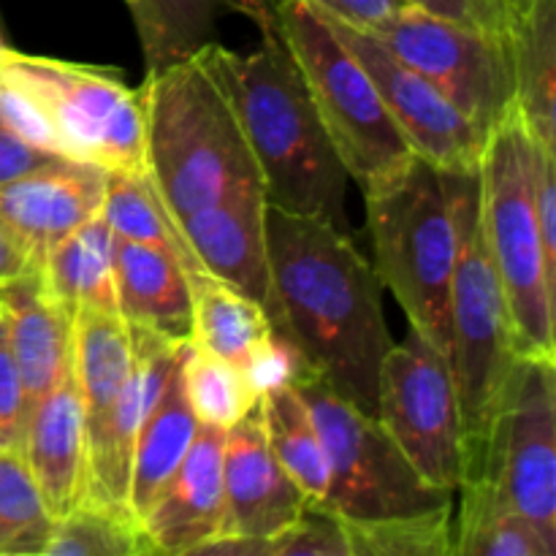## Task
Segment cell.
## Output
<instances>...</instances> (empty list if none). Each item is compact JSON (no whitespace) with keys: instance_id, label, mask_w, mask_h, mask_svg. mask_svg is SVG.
<instances>
[{"instance_id":"6da1fadb","label":"cell","mask_w":556,"mask_h":556,"mask_svg":"<svg viewBox=\"0 0 556 556\" xmlns=\"http://www.w3.org/2000/svg\"><path fill=\"white\" fill-rule=\"evenodd\" d=\"M266 244L288 340L315 378L378 418L380 367L394 342L375 266L351 233L269 204Z\"/></svg>"},{"instance_id":"7a4b0ae2","label":"cell","mask_w":556,"mask_h":556,"mask_svg":"<svg viewBox=\"0 0 556 556\" xmlns=\"http://www.w3.org/2000/svg\"><path fill=\"white\" fill-rule=\"evenodd\" d=\"M210 49L258 163L266 204L288 215L320 217L351 233V177L280 30L264 33L250 52H231L215 41Z\"/></svg>"},{"instance_id":"3957f363","label":"cell","mask_w":556,"mask_h":556,"mask_svg":"<svg viewBox=\"0 0 556 556\" xmlns=\"http://www.w3.org/2000/svg\"><path fill=\"white\" fill-rule=\"evenodd\" d=\"M139 92L144 172L174 220L223 201L264 195L258 163L210 47L150 71Z\"/></svg>"},{"instance_id":"277c9868","label":"cell","mask_w":556,"mask_h":556,"mask_svg":"<svg viewBox=\"0 0 556 556\" xmlns=\"http://www.w3.org/2000/svg\"><path fill=\"white\" fill-rule=\"evenodd\" d=\"M375 271L424 340L445 358L451 345V280L456 226L448 172L413 155L375 188L364 190Z\"/></svg>"},{"instance_id":"5b68a950","label":"cell","mask_w":556,"mask_h":556,"mask_svg":"<svg viewBox=\"0 0 556 556\" xmlns=\"http://www.w3.org/2000/svg\"><path fill=\"white\" fill-rule=\"evenodd\" d=\"M481 226L519 356L556 358V275L532 201V136L514 112L489 134L481 166Z\"/></svg>"},{"instance_id":"8992f818","label":"cell","mask_w":556,"mask_h":556,"mask_svg":"<svg viewBox=\"0 0 556 556\" xmlns=\"http://www.w3.org/2000/svg\"><path fill=\"white\" fill-rule=\"evenodd\" d=\"M448 190L456 226L448 367L459 396L470 470L519 353L503 288L483 239L478 172H448Z\"/></svg>"},{"instance_id":"52a82bcc","label":"cell","mask_w":556,"mask_h":556,"mask_svg":"<svg viewBox=\"0 0 556 556\" xmlns=\"http://www.w3.org/2000/svg\"><path fill=\"white\" fill-rule=\"evenodd\" d=\"M277 30L293 54L326 134L362 190L375 188L413 157L378 87L329 22L307 0H280Z\"/></svg>"},{"instance_id":"ba28073f","label":"cell","mask_w":556,"mask_h":556,"mask_svg":"<svg viewBox=\"0 0 556 556\" xmlns=\"http://www.w3.org/2000/svg\"><path fill=\"white\" fill-rule=\"evenodd\" d=\"M0 79L30 98L58 155L106 172L144 168V101L119 71L9 49Z\"/></svg>"},{"instance_id":"9c48e42d","label":"cell","mask_w":556,"mask_h":556,"mask_svg":"<svg viewBox=\"0 0 556 556\" xmlns=\"http://www.w3.org/2000/svg\"><path fill=\"white\" fill-rule=\"evenodd\" d=\"M293 389L313 413L329 456L324 505L345 525H375L454 503V492H443L418 476L378 418L342 400L313 372H304Z\"/></svg>"},{"instance_id":"30bf717a","label":"cell","mask_w":556,"mask_h":556,"mask_svg":"<svg viewBox=\"0 0 556 556\" xmlns=\"http://www.w3.org/2000/svg\"><path fill=\"white\" fill-rule=\"evenodd\" d=\"M467 478L556 546V358H516Z\"/></svg>"},{"instance_id":"8fae6325","label":"cell","mask_w":556,"mask_h":556,"mask_svg":"<svg viewBox=\"0 0 556 556\" xmlns=\"http://www.w3.org/2000/svg\"><path fill=\"white\" fill-rule=\"evenodd\" d=\"M378 421L418 476L443 492H459L467 445L448 358L416 329L391 345L378 380Z\"/></svg>"},{"instance_id":"7c38bea8","label":"cell","mask_w":556,"mask_h":556,"mask_svg":"<svg viewBox=\"0 0 556 556\" xmlns=\"http://www.w3.org/2000/svg\"><path fill=\"white\" fill-rule=\"evenodd\" d=\"M369 33L432 81L486 139L516 109L508 36L456 25L413 5Z\"/></svg>"},{"instance_id":"4fadbf2b","label":"cell","mask_w":556,"mask_h":556,"mask_svg":"<svg viewBox=\"0 0 556 556\" xmlns=\"http://www.w3.org/2000/svg\"><path fill=\"white\" fill-rule=\"evenodd\" d=\"M324 20L351 49L353 58L367 68L369 79L378 87L380 101L386 103L391 119L405 136L413 155L434 163L443 172H478L486 136L432 81L402 63L375 33L331 20L326 14Z\"/></svg>"},{"instance_id":"5bb4252c","label":"cell","mask_w":556,"mask_h":556,"mask_svg":"<svg viewBox=\"0 0 556 556\" xmlns=\"http://www.w3.org/2000/svg\"><path fill=\"white\" fill-rule=\"evenodd\" d=\"M130 326V369L106 427L90 445L87 500L128 514V476L136 434L179 364L185 342L168 340L147 326ZM130 516V514H128ZM139 527V525H136Z\"/></svg>"},{"instance_id":"9a60e30c","label":"cell","mask_w":556,"mask_h":556,"mask_svg":"<svg viewBox=\"0 0 556 556\" xmlns=\"http://www.w3.org/2000/svg\"><path fill=\"white\" fill-rule=\"evenodd\" d=\"M223 443L226 429L201 424L185 459L139 519L150 554L188 556L223 535Z\"/></svg>"},{"instance_id":"2e32d148","label":"cell","mask_w":556,"mask_h":556,"mask_svg":"<svg viewBox=\"0 0 556 556\" xmlns=\"http://www.w3.org/2000/svg\"><path fill=\"white\" fill-rule=\"evenodd\" d=\"M177 223L199 264L212 277L253 299L266 313L275 334L288 340L286 320H282V309L275 293V280H271L264 195L223 201V204L193 212Z\"/></svg>"},{"instance_id":"e0dca14e","label":"cell","mask_w":556,"mask_h":556,"mask_svg":"<svg viewBox=\"0 0 556 556\" xmlns=\"http://www.w3.org/2000/svg\"><path fill=\"white\" fill-rule=\"evenodd\" d=\"M223 492L226 525L223 535L271 541L307 505V494L282 470L266 438L261 405L226 429L223 443Z\"/></svg>"},{"instance_id":"ac0fdd59","label":"cell","mask_w":556,"mask_h":556,"mask_svg":"<svg viewBox=\"0 0 556 556\" xmlns=\"http://www.w3.org/2000/svg\"><path fill=\"white\" fill-rule=\"evenodd\" d=\"M106 179V168L65 157L0 185V226L38 264L60 239L101 215Z\"/></svg>"},{"instance_id":"d6986e66","label":"cell","mask_w":556,"mask_h":556,"mask_svg":"<svg viewBox=\"0 0 556 556\" xmlns=\"http://www.w3.org/2000/svg\"><path fill=\"white\" fill-rule=\"evenodd\" d=\"M20 451L52 519L71 514L90 492L87 424L74 369L30 405Z\"/></svg>"},{"instance_id":"ffe728a7","label":"cell","mask_w":556,"mask_h":556,"mask_svg":"<svg viewBox=\"0 0 556 556\" xmlns=\"http://www.w3.org/2000/svg\"><path fill=\"white\" fill-rule=\"evenodd\" d=\"M0 313L9 329V345L22 372L27 402H36L71 372L74 318L43 291L38 266L0 286Z\"/></svg>"},{"instance_id":"44dd1931","label":"cell","mask_w":556,"mask_h":556,"mask_svg":"<svg viewBox=\"0 0 556 556\" xmlns=\"http://www.w3.org/2000/svg\"><path fill=\"white\" fill-rule=\"evenodd\" d=\"M114 291L117 313L128 324L147 326L168 340H190L188 275L172 253L114 237Z\"/></svg>"},{"instance_id":"7402d4cb","label":"cell","mask_w":556,"mask_h":556,"mask_svg":"<svg viewBox=\"0 0 556 556\" xmlns=\"http://www.w3.org/2000/svg\"><path fill=\"white\" fill-rule=\"evenodd\" d=\"M277 5L280 0H128L147 74L210 47L226 11L248 16L261 36L277 33Z\"/></svg>"},{"instance_id":"603a6c76","label":"cell","mask_w":556,"mask_h":556,"mask_svg":"<svg viewBox=\"0 0 556 556\" xmlns=\"http://www.w3.org/2000/svg\"><path fill=\"white\" fill-rule=\"evenodd\" d=\"M516 114L535 141L556 150V0H530L508 27Z\"/></svg>"},{"instance_id":"cb8c5ba5","label":"cell","mask_w":556,"mask_h":556,"mask_svg":"<svg viewBox=\"0 0 556 556\" xmlns=\"http://www.w3.org/2000/svg\"><path fill=\"white\" fill-rule=\"evenodd\" d=\"M71 369L79 386L90 445L106 427L130 369V326L114 309H79L74 315V356Z\"/></svg>"},{"instance_id":"d4e9b609","label":"cell","mask_w":556,"mask_h":556,"mask_svg":"<svg viewBox=\"0 0 556 556\" xmlns=\"http://www.w3.org/2000/svg\"><path fill=\"white\" fill-rule=\"evenodd\" d=\"M199 418H195L188 394H185L182 356H179V364L174 367L166 389L161 391L150 416L136 434L128 476V514L136 525L150 508L155 494L161 492L163 483L172 478L179 462L185 459L190 443L199 434Z\"/></svg>"},{"instance_id":"484cf974","label":"cell","mask_w":556,"mask_h":556,"mask_svg":"<svg viewBox=\"0 0 556 556\" xmlns=\"http://www.w3.org/2000/svg\"><path fill=\"white\" fill-rule=\"evenodd\" d=\"M43 291L74 318L79 309H114V233L101 215L60 239L38 261Z\"/></svg>"},{"instance_id":"4316f807","label":"cell","mask_w":556,"mask_h":556,"mask_svg":"<svg viewBox=\"0 0 556 556\" xmlns=\"http://www.w3.org/2000/svg\"><path fill=\"white\" fill-rule=\"evenodd\" d=\"M188 286L193 302L190 342L244 372L250 358L275 337L266 313L206 269L190 271Z\"/></svg>"},{"instance_id":"83f0119b","label":"cell","mask_w":556,"mask_h":556,"mask_svg":"<svg viewBox=\"0 0 556 556\" xmlns=\"http://www.w3.org/2000/svg\"><path fill=\"white\" fill-rule=\"evenodd\" d=\"M101 217L117 239L152 244V248L172 253L185 266V275L204 269L190 244L185 242L179 223L174 220L157 190L152 188L144 168H139V172H109Z\"/></svg>"},{"instance_id":"f1b7e54d","label":"cell","mask_w":556,"mask_h":556,"mask_svg":"<svg viewBox=\"0 0 556 556\" xmlns=\"http://www.w3.org/2000/svg\"><path fill=\"white\" fill-rule=\"evenodd\" d=\"M462 503L456 514L454 556H554L546 541L525 516L503 503L478 478L459 486Z\"/></svg>"},{"instance_id":"f546056e","label":"cell","mask_w":556,"mask_h":556,"mask_svg":"<svg viewBox=\"0 0 556 556\" xmlns=\"http://www.w3.org/2000/svg\"><path fill=\"white\" fill-rule=\"evenodd\" d=\"M258 405L266 438L282 470L309 500L324 503L326 486H329V456L302 394L293 386H282V389L266 391Z\"/></svg>"},{"instance_id":"4dcf8cb0","label":"cell","mask_w":556,"mask_h":556,"mask_svg":"<svg viewBox=\"0 0 556 556\" xmlns=\"http://www.w3.org/2000/svg\"><path fill=\"white\" fill-rule=\"evenodd\" d=\"M52 514L16 445H0V556H43Z\"/></svg>"},{"instance_id":"1f68e13d","label":"cell","mask_w":556,"mask_h":556,"mask_svg":"<svg viewBox=\"0 0 556 556\" xmlns=\"http://www.w3.org/2000/svg\"><path fill=\"white\" fill-rule=\"evenodd\" d=\"M182 386L199 424L217 429L233 427L261 400L242 369L201 351L190 340L182 351Z\"/></svg>"},{"instance_id":"d6a6232c","label":"cell","mask_w":556,"mask_h":556,"mask_svg":"<svg viewBox=\"0 0 556 556\" xmlns=\"http://www.w3.org/2000/svg\"><path fill=\"white\" fill-rule=\"evenodd\" d=\"M351 556H454V503L375 525H345Z\"/></svg>"},{"instance_id":"836d02e7","label":"cell","mask_w":556,"mask_h":556,"mask_svg":"<svg viewBox=\"0 0 556 556\" xmlns=\"http://www.w3.org/2000/svg\"><path fill=\"white\" fill-rule=\"evenodd\" d=\"M150 554L128 514L85 500L54 519L43 556H139Z\"/></svg>"},{"instance_id":"e575fe53","label":"cell","mask_w":556,"mask_h":556,"mask_svg":"<svg viewBox=\"0 0 556 556\" xmlns=\"http://www.w3.org/2000/svg\"><path fill=\"white\" fill-rule=\"evenodd\" d=\"M271 556H351L348 527L329 505L307 500L302 514L269 541Z\"/></svg>"},{"instance_id":"d590c367","label":"cell","mask_w":556,"mask_h":556,"mask_svg":"<svg viewBox=\"0 0 556 556\" xmlns=\"http://www.w3.org/2000/svg\"><path fill=\"white\" fill-rule=\"evenodd\" d=\"M27 410H30V402H27L14 351L9 345L5 318L0 313V445H16L20 448Z\"/></svg>"},{"instance_id":"8d00e7d4","label":"cell","mask_w":556,"mask_h":556,"mask_svg":"<svg viewBox=\"0 0 556 556\" xmlns=\"http://www.w3.org/2000/svg\"><path fill=\"white\" fill-rule=\"evenodd\" d=\"M405 3L440 20L494 33V36H508L510 16H514L505 0H405Z\"/></svg>"},{"instance_id":"74e56055","label":"cell","mask_w":556,"mask_h":556,"mask_svg":"<svg viewBox=\"0 0 556 556\" xmlns=\"http://www.w3.org/2000/svg\"><path fill=\"white\" fill-rule=\"evenodd\" d=\"M58 161H65V157L30 144V141L22 139V136L16 134L11 125H5L3 117H0V185L14 182V179L25 177V174L38 172V168L43 166H52V163Z\"/></svg>"},{"instance_id":"f35d334b","label":"cell","mask_w":556,"mask_h":556,"mask_svg":"<svg viewBox=\"0 0 556 556\" xmlns=\"http://www.w3.org/2000/svg\"><path fill=\"white\" fill-rule=\"evenodd\" d=\"M307 3L331 20L348 22L362 30H378L407 5L405 0H307Z\"/></svg>"},{"instance_id":"ab89813d","label":"cell","mask_w":556,"mask_h":556,"mask_svg":"<svg viewBox=\"0 0 556 556\" xmlns=\"http://www.w3.org/2000/svg\"><path fill=\"white\" fill-rule=\"evenodd\" d=\"M30 264L33 261L30 255L25 253V248L0 226V286L14 280V277H20Z\"/></svg>"},{"instance_id":"60d3db41","label":"cell","mask_w":556,"mask_h":556,"mask_svg":"<svg viewBox=\"0 0 556 556\" xmlns=\"http://www.w3.org/2000/svg\"><path fill=\"white\" fill-rule=\"evenodd\" d=\"M9 43H5V36H3V27H0V63H3V58H5V52H9Z\"/></svg>"},{"instance_id":"b9f144b4","label":"cell","mask_w":556,"mask_h":556,"mask_svg":"<svg viewBox=\"0 0 556 556\" xmlns=\"http://www.w3.org/2000/svg\"><path fill=\"white\" fill-rule=\"evenodd\" d=\"M505 3L510 5V14H514V11H519V9H525L527 3H530V0H505Z\"/></svg>"},{"instance_id":"7bdbcfd3","label":"cell","mask_w":556,"mask_h":556,"mask_svg":"<svg viewBox=\"0 0 556 556\" xmlns=\"http://www.w3.org/2000/svg\"><path fill=\"white\" fill-rule=\"evenodd\" d=\"M125 3H128V0H125Z\"/></svg>"}]
</instances>
